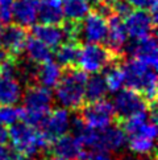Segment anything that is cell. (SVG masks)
<instances>
[{
    "label": "cell",
    "mask_w": 158,
    "mask_h": 160,
    "mask_svg": "<svg viewBox=\"0 0 158 160\" xmlns=\"http://www.w3.org/2000/svg\"><path fill=\"white\" fill-rule=\"evenodd\" d=\"M120 66L124 73V82L127 88L138 91L148 103L154 102L157 97L156 68L146 65L136 57H129Z\"/></svg>",
    "instance_id": "6da1fadb"
},
{
    "label": "cell",
    "mask_w": 158,
    "mask_h": 160,
    "mask_svg": "<svg viewBox=\"0 0 158 160\" xmlns=\"http://www.w3.org/2000/svg\"><path fill=\"white\" fill-rule=\"evenodd\" d=\"M87 73L75 66L66 68L55 86V101L67 110H78L84 103V85Z\"/></svg>",
    "instance_id": "7a4b0ae2"
},
{
    "label": "cell",
    "mask_w": 158,
    "mask_h": 160,
    "mask_svg": "<svg viewBox=\"0 0 158 160\" xmlns=\"http://www.w3.org/2000/svg\"><path fill=\"white\" fill-rule=\"evenodd\" d=\"M9 142L12 144L15 152L26 158H35L44 152L49 146V142L45 139L41 131H38L35 126L19 121L11 126Z\"/></svg>",
    "instance_id": "3957f363"
},
{
    "label": "cell",
    "mask_w": 158,
    "mask_h": 160,
    "mask_svg": "<svg viewBox=\"0 0 158 160\" xmlns=\"http://www.w3.org/2000/svg\"><path fill=\"white\" fill-rule=\"evenodd\" d=\"M83 148L88 151H104L116 153L124 150L127 146L128 136L120 126H108L103 130L86 128L78 136Z\"/></svg>",
    "instance_id": "277c9868"
},
{
    "label": "cell",
    "mask_w": 158,
    "mask_h": 160,
    "mask_svg": "<svg viewBox=\"0 0 158 160\" xmlns=\"http://www.w3.org/2000/svg\"><path fill=\"white\" fill-rule=\"evenodd\" d=\"M22 121L30 126H40L52 110L54 97L50 89L30 85L22 93Z\"/></svg>",
    "instance_id": "5b68a950"
},
{
    "label": "cell",
    "mask_w": 158,
    "mask_h": 160,
    "mask_svg": "<svg viewBox=\"0 0 158 160\" xmlns=\"http://www.w3.org/2000/svg\"><path fill=\"white\" fill-rule=\"evenodd\" d=\"M83 123L87 128L91 130H103L112 124L115 119V111L109 101L100 99L95 102H88L83 106L79 112Z\"/></svg>",
    "instance_id": "8992f818"
},
{
    "label": "cell",
    "mask_w": 158,
    "mask_h": 160,
    "mask_svg": "<svg viewBox=\"0 0 158 160\" xmlns=\"http://www.w3.org/2000/svg\"><path fill=\"white\" fill-rule=\"evenodd\" d=\"M115 58H117V56H115L101 44H84L79 50L77 65H79V69L87 74H94L100 73L108 62Z\"/></svg>",
    "instance_id": "52a82bcc"
},
{
    "label": "cell",
    "mask_w": 158,
    "mask_h": 160,
    "mask_svg": "<svg viewBox=\"0 0 158 160\" xmlns=\"http://www.w3.org/2000/svg\"><path fill=\"white\" fill-rule=\"evenodd\" d=\"M111 103H112V107H114L115 115L120 119L134 115V114H138V112L148 111V107H149V103L138 91L129 88L127 89L123 88L120 90H117Z\"/></svg>",
    "instance_id": "ba28073f"
},
{
    "label": "cell",
    "mask_w": 158,
    "mask_h": 160,
    "mask_svg": "<svg viewBox=\"0 0 158 160\" xmlns=\"http://www.w3.org/2000/svg\"><path fill=\"white\" fill-rule=\"evenodd\" d=\"M108 32V21L98 12H88L78 22V41L103 44Z\"/></svg>",
    "instance_id": "9c48e42d"
},
{
    "label": "cell",
    "mask_w": 158,
    "mask_h": 160,
    "mask_svg": "<svg viewBox=\"0 0 158 160\" xmlns=\"http://www.w3.org/2000/svg\"><path fill=\"white\" fill-rule=\"evenodd\" d=\"M121 54L127 56V58L136 57V58L145 62L146 65L157 69L158 50H157V38L154 36V33L138 40L128 38V41L125 42L121 50Z\"/></svg>",
    "instance_id": "30bf717a"
},
{
    "label": "cell",
    "mask_w": 158,
    "mask_h": 160,
    "mask_svg": "<svg viewBox=\"0 0 158 160\" xmlns=\"http://www.w3.org/2000/svg\"><path fill=\"white\" fill-rule=\"evenodd\" d=\"M129 38L138 40L153 35L156 29L157 18L145 9H132L123 19Z\"/></svg>",
    "instance_id": "8fae6325"
},
{
    "label": "cell",
    "mask_w": 158,
    "mask_h": 160,
    "mask_svg": "<svg viewBox=\"0 0 158 160\" xmlns=\"http://www.w3.org/2000/svg\"><path fill=\"white\" fill-rule=\"evenodd\" d=\"M70 112L65 107H57L54 110H50L45 119L41 122V132L49 143L58 139L59 136L67 134L70 131Z\"/></svg>",
    "instance_id": "7c38bea8"
},
{
    "label": "cell",
    "mask_w": 158,
    "mask_h": 160,
    "mask_svg": "<svg viewBox=\"0 0 158 160\" xmlns=\"http://www.w3.org/2000/svg\"><path fill=\"white\" fill-rule=\"evenodd\" d=\"M156 138L157 124L151 121H148L138 131L132 135H128L127 144L134 155L150 156L156 150Z\"/></svg>",
    "instance_id": "4fadbf2b"
},
{
    "label": "cell",
    "mask_w": 158,
    "mask_h": 160,
    "mask_svg": "<svg viewBox=\"0 0 158 160\" xmlns=\"http://www.w3.org/2000/svg\"><path fill=\"white\" fill-rule=\"evenodd\" d=\"M26 32L25 28L16 25L15 22H8L5 27L0 29V47H2L8 56H20L24 52L25 41H26Z\"/></svg>",
    "instance_id": "5bb4252c"
},
{
    "label": "cell",
    "mask_w": 158,
    "mask_h": 160,
    "mask_svg": "<svg viewBox=\"0 0 158 160\" xmlns=\"http://www.w3.org/2000/svg\"><path fill=\"white\" fill-rule=\"evenodd\" d=\"M107 21H108V32H107V37L104 40L105 48L111 50L115 56H120L124 45L129 38L124 21L116 15H111Z\"/></svg>",
    "instance_id": "9a60e30c"
},
{
    "label": "cell",
    "mask_w": 158,
    "mask_h": 160,
    "mask_svg": "<svg viewBox=\"0 0 158 160\" xmlns=\"http://www.w3.org/2000/svg\"><path fill=\"white\" fill-rule=\"evenodd\" d=\"M40 0H16L12 7V21L21 28H30L37 21Z\"/></svg>",
    "instance_id": "2e32d148"
},
{
    "label": "cell",
    "mask_w": 158,
    "mask_h": 160,
    "mask_svg": "<svg viewBox=\"0 0 158 160\" xmlns=\"http://www.w3.org/2000/svg\"><path fill=\"white\" fill-rule=\"evenodd\" d=\"M30 28H32L30 31L32 36L41 40L52 50L58 48L62 42H65L67 40L63 27L61 24H38V25L35 24Z\"/></svg>",
    "instance_id": "e0dca14e"
},
{
    "label": "cell",
    "mask_w": 158,
    "mask_h": 160,
    "mask_svg": "<svg viewBox=\"0 0 158 160\" xmlns=\"http://www.w3.org/2000/svg\"><path fill=\"white\" fill-rule=\"evenodd\" d=\"M52 143H53L52 151L54 155L69 160H77L82 153V151L84 150L78 136L69 132L59 136L58 139H55Z\"/></svg>",
    "instance_id": "ac0fdd59"
},
{
    "label": "cell",
    "mask_w": 158,
    "mask_h": 160,
    "mask_svg": "<svg viewBox=\"0 0 158 160\" xmlns=\"http://www.w3.org/2000/svg\"><path fill=\"white\" fill-rule=\"evenodd\" d=\"M62 76V68L53 60H49L46 62L37 65L36 77L35 81H37L38 85L46 88V89H54L57 86L58 81Z\"/></svg>",
    "instance_id": "d6986e66"
},
{
    "label": "cell",
    "mask_w": 158,
    "mask_h": 160,
    "mask_svg": "<svg viewBox=\"0 0 158 160\" xmlns=\"http://www.w3.org/2000/svg\"><path fill=\"white\" fill-rule=\"evenodd\" d=\"M63 20L61 0H40L37 12L40 24H62Z\"/></svg>",
    "instance_id": "ffe728a7"
},
{
    "label": "cell",
    "mask_w": 158,
    "mask_h": 160,
    "mask_svg": "<svg viewBox=\"0 0 158 160\" xmlns=\"http://www.w3.org/2000/svg\"><path fill=\"white\" fill-rule=\"evenodd\" d=\"M22 86L19 79L0 77V105L16 106L22 98Z\"/></svg>",
    "instance_id": "44dd1931"
},
{
    "label": "cell",
    "mask_w": 158,
    "mask_h": 160,
    "mask_svg": "<svg viewBox=\"0 0 158 160\" xmlns=\"http://www.w3.org/2000/svg\"><path fill=\"white\" fill-rule=\"evenodd\" d=\"M24 53H25L28 60L35 62V64H37V65L52 60V57H53L52 49L35 36H28L26 37L25 47H24Z\"/></svg>",
    "instance_id": "7402d4cb"
},
{
    "label": "cell",
    "mask_w": 158,
    "mask_h": 160,
    "mask_svg": "<svg viewBox=\"0 0 158 160\" xmlns=\"http://www.w3.org/2000/svg\"><path fill=\"white\" fill-rule=\"evenodd\" d=\"M108 93V86L101 73H94L91 74V77H87L86 85H84V101L95 102L104 99Z\"/></svg>",
    "instance_id": "603a6c76"
},
{
    "label": "cell",
    "mask_w": 158,
    "mask_h": 160,
    "mask_svg": "<svg viewBox=\"0 0 158 160\" xmlns=\"http://www.w3.org/2000/svg\"><path fill=\"white\" fill-rule=\"evenodd\" d=\"M79 47L78 41L75 40H66L62 42L58 48H55V62L61 68H71L78 64V57H79Z\"/></svg>",
    "instance_id": "cb8c5ba5"
},
{
    "label": "cell",
    "mask_w": 158,
    "mask_h": 160,
    "mask_svg": "<svg viewBox=\"0 0 158 160\" xmlns=\"http://www.w3.org/2000/svg\"><path fill=\"white\" fill-rule=\"evenodd\" d=\"M63 18L69 21L79 22L88 12H91V5L88 0H61Z\"/></svg>",
    "instance_id": "d4e9b609"
},
{
    "label": "cell",
    "mask_w": 158,
    "mask_h": 160,
    "mask_svg": "<svg viewBox=\"0 0 158 160\" xmlns=\"http://www.w3.org/2000/svg\"><path fill=\"white\" fill-rule=\"evenodd\" d=\"M101 74L104 76L107 86H108V90L111 93H116L117 90L123 89L124 85H125V82H124V73L121 66L118 65L117 58L108 62L101 69Z\"/></svg>",
    "instance_id": "484cf974"
},
{
    "label": "cell",
    "mask_w": 158,
    "mask_h": 160,
    "mask_svg": "<svg viewBox=\"0 0 158 160\" xmlns=\"http://www.w3.org/2000/svg\"><path fill=\"white\" fill-rule=\"evenodd\" d=\"M19 121H22L21 107L0 105V126H12Z\"/></svg>",
    "instance_id": "4316f807"
},
{
    "label": "cell",
    "mask_w": 158,
    "mask_h": 160,
    "mask_svg": "<svg viewBox=\"0 0 158 160\" xmlns=\"http://www.w3.org/2000/svg\"><path fill=\"white\" fill-rule=\"evenodd\" d=\"M134 9H145L157 18V0H127Z\"/></svg>",
    "instance_id": "83f0119b"
},
{
    "label": "cell",
    "mask_w": 158,
    "mask_h": 160,
    "mask_svg": "<svg viewBox=\"0 0 158 160\" xmlns=\"http://www.w3.org/2000/svg\"><path fill=\"white\" fill-rule=\"evenodd\" d=\"M111 8H112L114 15L118 16V18H121V19H124L133 9L132 5L129 4L127 0H115V2L111 4Z\"/></svg>",
    "instance_id": "f1b7e54d"
},
{
    "label": "cell",
    "mask_w": 158,
    "mask_h": 160,
    "mask_svg": "<svg viewBox=\"0 0 158 160\" xmlns=\"http://www.w3.org/2000/svg\"><path fill=\"white\" fill-rule=\"evenodd\" d=\"M12 7L13 0H0V20L3 24L12 21Z\"/></svg>",
    "instance_id": "f546056e"
},
{
    "label": "cell",
    "mask_w": 158,
    "mask_h": 160,
    "mask_svg": "<svg viewBox=\"0 0 158 160\" xmlns=\"http://www.w3.org/2000/svg\"><path fill=\"white\" fill-rule=\"evenodd\" d=\"M17 155L13 151V148L11 150L7 144H0V160H16Z\"/></svg>",
    "instance_id": "4dcf8cb0"
},
{
    "label": "cell",
    "mask_w": 158,
    "mask_h": 160,
    "mask_svg": "<svg viewBox=\"0 0 158 160\" xmlns=\"http://www.w3.org/2000/svg\"><path fill=\"white\" fill-rule=\"evenodd\" d=\"M9 142V131L7 126H0V144H7Z\"/></svg>",
    "instance_id": "1f68e13d"
},
{
    "label": "cell",
    "mask_w": 158,
    "mask_h": 160,
    "mask_svg": "<svg viewBox=\"0 0 158 160\" xmlns=\"http://www.w3.org/2000/svg\"><path fill=\"white\" fill-rule=\"evenodd\" d=\"M7 57H8L7 52H5V50H4L2 47H0V64H2V62H3L5 58H7Z\"/></svg>",
    "instance_id": "d6a6232c"
},
{
    "label": "cell",
    "mask_w": 158,
    "mask_h": 160,
    "mask_svg": "<svg viewBox=\"0 0 158 160\" xmlns=\"http://www.w3.org/2000/svg\"><path fill=\"white\" fill-rule=\"evenodd\" d=\"M44 160H69V159H65V158H61V156L54 155V156H49V158L44 159Z\"/></svg>",
    "instance_id": "836d02e7"
},
{
    "label": "cell",
    "mask_w": 158,
    "mask_h": 160,
    "mask_svg": "<svg viewBox=\"0 0 158 160\" xmlns=\"http://www.w3.org/2000/svg\"><path fill=\"white\" fill-rule=\"evenodd\" d=\"M100 2H101V0H88V3H90L91 7H92V5H94V7H95V5H98Z\"/></svg>",
    "instance_id": "e575fe53"
},
{
    "label": "cell",
    "mask_w": 158,
    "mask_h": 160,
    "mask_svg": "<svg viewBox=\"0 0 158 160\" xmlns=\"http://www.w3.org/2000/svg\"><path fill=\"white\" fill-rule=\"evenodd\" d=\"M16 160H33V158H26V156H22V158H16Z\"/></svg>",
    "instance_id": "d590c367"
},
{
    "label": "cell",
    "mask_w": 158,
    "mask_h": 160,
    "mask_svg": "<svg viewBox=\"0 0 158 160\" xmlns=\"http://www.w3.org/2000/svg\"><path fill=\"white\" fill-rule=\"evenodd\" d=\"M101 2H104V3H107V4H109V5H111L112 3L115 2V0H101Z\"/></svg>",
    "instance_id": "8d00e7d4"
},
{
    "label": "cell",
    "mask_w": 158,
    "mask_h": 160,
    "mask_svg": "<svg viewBox=\"0 0 158 160\" xmlns=\"http://www.w3.org/2000/svg\"><path fill=\"white\" fill-rule=\"evenodd\" d=\"M2 27H3V22H2V20H0V29H2Z\"/></svg>",
    "instance_id": "74e56055"
},
{
    "label": "cell",
    "mask_w": 158,
    "mask_h": 160,
    "mask_svg": "<svg viewBox=\"0 0 158 160\" xmlns=\"http://www.w3.org/2000/svg\"><path fill=\"white\" fill-rule=\"evenodd\" d=\"M0 77H2V74H0Z\"/></svg>",
    "instance_id": "f35d334b"
}]
</instances>
